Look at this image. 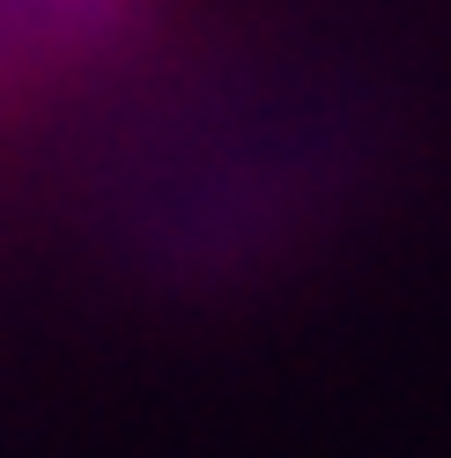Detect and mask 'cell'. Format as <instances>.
<instances>
[{
    "label": "cell",
    "instance_id": "obj_1",
    "mask_svg": "<svg viewBox=\"0 0 451 458\" xmlns=\"http://www.w3.org/2000/svg\"><path fill=\"white\" fill-rule=\"evenodd\" d=\"M244 0H0V251L89 237L140 274L200 192Z\"/></svg>",
    "mask_w": 451,
    "mask_h": 458
}]
</instances>
